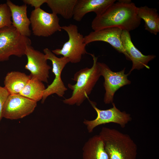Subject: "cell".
<instances>
[{"instance_id":"obj_12","label":"cell","mask_w":159,"mask_h":159,"mask_svg":"<svg viewBox=\"0 0 159 159\" xmlns=\"http://www.w3.org/2000/svg\"><path fill=\"white\" fill-rule=\"evenodd\" d=\"M122 30L116 27L107 28L91 32L85 36L84 42L87 45L96 41H102L109 44L117 52L123 54L127 60H130L122 45L121 35Z\"/></svg>"},{"instance_id":"obj_17","label":"cell","mask_w":159,"mask_h":159,"mask_svg":"<svg viewBox=\"0 0 159 159\" xmlns=\"http://www.w3.org/2000/svg\"><path fill=\"white\" fill-rule=\"evenodd\" d=\"M31 78L29 75L24 73L11 71L4 78V87L10 95L19 94Z\"/></svg>"},{"instance_id":"obj_9","label":"cell","mask_w":159,"mask_h":159,"mask_svg":"<svg viewBox=\"0 0 159 159\" xmlns=\"http://www.w3.org/2000/svg\"><path fill=\"white\" fill-rule=\"evenodd\" d=\"M97 64L101 76L104 79L103 86L105 92L104 102L105 104L112 103L116 91L121 87L130 84L131 81L127 78L130 74H125V68L119 72H114L105 64L98 62Z\"/></svg>"},{"instance_id":"obj_1","label":"cell","mask_w":159,"mask_h":159,"mask_svg":"<svg viewBox=\"0 0 159 159\" xmlns=\"http://www.w3.org/2000/svg\"><path fill=\"white\" fill-rule=\"evenodd\" d=\"M138 7L130 0H119L110 6L102 15L96 16L91 27L97 31L116 27L128 32L135 30L141 23L138 14Z\"/></svg>"},{"instance_id":"obj_23","label":"cell","mask_w":159,"mask_h":159,"mask_svg":"<svg viewBox=\"0 0 159 159\" xmlns=\"http://www.w3.org/2000/svg\"><path fill=\"white\" fill-rule=\"evenodd\" d=\"M23 1L25 4L30 5L36 9L40 8L42 5L45 3L46 0H23Z\"/></svg>"},{"instance_id":"obj_14","label":"cell","mask_w":159,"mask_h":159,"mask_svg":"<svg viewBox=\"0 0 159 159\" xmlns=\"http://www.w3.org/2000/svg\"><path fill=\"white\" fill-rule=\"evenodd\" d=\"M115 0H77L75 6L73 18L74 20L80 21L87 13L93 12L96 16L102 14Z\"/></svg>"},{"instance_id":"obj_15","label":"cell","mask_w":159,"mask_h":159,"mask_svg":"<svg viewBox=\"0 0 159 159\" xmlns=\"http://www.w3.org/2000/svg\"><path fill=\"white\" fill-rule=\"evenodd\" d=\"M6 4L11 11L12 25L21 35L30 37L31 35L29 29L31 22L27 16L26 5H16L9 0L7 1Z\"/></svg>"},{"instance_id":"obj_16","label":"cell","mask_w":159,"mask_h":159,"mask_svg":"<svg viewBox=\"0 0 159 159\" xmlns=\"http://www.w3.org/2000/svg\"><path fill=\"white\" fill-rule=\"evenodd\" d=\"M82 150L83 159H109L99 135L89 138L85 143Z\"/></svg>"},{"instance_id":"obj_3","label":"cell","mask_w":159,"mask_h":159,"mask_svg":"<svg viewBox=\"0 0 159 159\" xmlns=\"http://www.w3.org/2000/svg\"><path fill=\"white\" fill-rule=\"evenodd\" d=\"M99 135L109 159H136L137 145L128 135L114 128L103 127Z\"/></svg>"},{"instance_id":"obj_2","label":"cell","mask_w":159,"mask_h":159,"mask_svg":"<svg viewBox=\"0 0 159 159\" xmlns=\"http://www.w3.org/2000/svg\"><path fill=\"white\" fill-rule=\"evenodd\" d=\"M93 59V64L90 68L86 67L76 72L72 79L76 82L74 85L69 83L68 87L72 91V95L63 100V102L69 105L80 106L90 95L100 77L97 57L90 54Z\"/></svg>"},{"instance_id":"obj_20","label":"cell","mask_w":159,"mask_h":159,"mask_svg":"<svg viewBox=\"0 0 159 159\" xmlns=\"http://www.w3.org/2000/svg\"><path fill=\"white\" fill-rule=\"evenodd\" d=\"M46 88L43 82L31 78L19 94L37 102L42 100Z\"/></svg>"},{"instance_id":"obj_5","label":"cell","mask_w":159,"mask_h":159,"mask_svg":"<svg viewBox=\"0 0 159 159\" xmlns=\"http://www.w3.org/2000/svg\"><path fill=\"white\" fill-rule=\"evenodd\" d=\"M61 29L67 33L68 40L64 43L61 48L51 51L56 55H61L67 57L69 62H80L83 55L89 54L86 50L84 37L79 32L78 27L75 24H70L63 26Z\"/></svg>"},{"instance_id":"obj_4","label":"cell","mask_w":159,"mask_h":159,"mask_svg":"<svg viewBox=\"0 0 159 159\" xmlns=\"http://www.w3.org/2000/svg\"><path fill=\"white\" fill-rule=\"evenodd\" d=\"M31 40L20 33L12 25L0 29V62L8 60L10 56L21 57L25 55Z\"/></svg>"},{"instance_id":"obj_22","label":"cell","mask_w":159,"mask_h":159,"mask_svg":"<svg viewBox=\"0 0 159 159\" xmlns=\"http://www.w3.org/2000/svg\"><path fill=\"white\" fill-rule=\"evenodd\" d=\"M10 95L4 87L0 86V123L3 117V110L5 102Z\"/></svg>"},{"instance_id":"obj_19","label":"cell","mask_w":159,"mask_h":159,"mask_svg":"<svg viewBox=\"0 0 159 159\" xmlns=\"http://www.w3.org/2000/svg\"><path fill=\"white\" fill-rule=\"evenodd\" d=\"M77 0H46L52 13L60 15L64 18L70 19L73 17L74 11Z\"/></svg>"},{"instance_id":"obj_18","label":"cell","mask_w":159,"mask_h":159,"mask_svg":"<svg viewBox=\"0 0 159 159\" xmlns=\"http://www.w3.org/2000/svg\"><path fill=\"white\" fill-rule=\"evenodd\" d=\"M138 14L145 22V29L150 33L156 35L159 32V15L155 8L145 6L138 7Z\"/></svg>"},{"instance_id":"obj_8","label":"cell","mask_w":159,"mask_h":159,"mask_svg":"<svg viewBox=\"0 0 159 159\" xmlns=\"http://www.w3.org/2000/svg\"><path fill=\"white\" fill-rule=\"evenodd\" d=\"M46 59L50 60L52 64V71L55 75L52 82L45 90L41 100L44 103L50 95L56 94L59 97H62L67 88L65 87L61 78V73L66 64L69 62V59L64 57H57L52 51L47 48L43 49Z\"/></svg>"},{"instance_id":"obj_7","label":"cell","mask_w":159,"mask_h":159,"mask_svg":"<svg viewBox=\"0 0 159 159\" xmlns=\"http://www.w3.org/2000/svg\"><path fill=\"white\" fill-rule=\"evenodd\" d=\"M29 19L36 36L48 37L62 29L57 15L46 12L40 8L32 11Z\"/></svg>"},{"instance_id":"obj_21","label":"cell","mask_w":159,"mask_h":159,"mask_svg":"<svg viewBox=\"0 0 159 159\" xmlns=\"http://www.w3.org/2000/svg\"><path fill=\"white\" fill-rule=\"evenodd\" d=\"M11 14L6 3L0 4V29L12 25Z\"/></svg>"},{"instance_id":"obj_13","label":"cell","mask_w":159,"mask_h":159,"mask_svg":"<svg viewBox=\"0 0 159 159\" xmlns=\"http://www.w3.org/2000/svg\"><path fill=\"white\" fill-rule=\"evenodd\" d=\"M121 40L125 51L132 62V68L129 73L130 74L134 69L140 70L145 67L149 69L150 68L148 64L154 59L156 56L154 55L143 54L134 45L128 32L122 31Z\"/></svg>"},{"instance_id":"obj_10","label":"cell","mask_w":159,"mask_h":159,"mask_svg":"<svg viewBox=\"0 0 159 159\" xmlns=\"http://www.w3.org/2000/svg\"><path fill=\"white\" fill-rule=\"evenodd\" d=\"M37 102L19 94L10 95L4 105L3 117L11 120L22 118L32 113Z\"/></svg>"},{"instance_id":"obj_11","label":"cell","mask_w":159,"mask_h":159,"mask_svg":"<svg viewBox=\"0 0 159 159\" xmlns=\"http://www.w3.org/2000/svg\"><path fill=\"white\" fill-rule=\"evenodd\" d=\"M25 55L27 58L25 68L30 72L31 78L48 83L49 71L52 67L47 64L44 54L35 49L31 45H28Z\"/></svg>"},{"instance_id":"obj_6","label":"cell","mask_w":159,"mask_h":159,"mask_svg":"<svg viewBox=\"0 0 159 159\" xmlns=\"http://www.w3.org/2000/svg\"><path fill=\"white\" fill-rule=\"evenodd\" d=\"M87 99L97 114V116L95 119L88 120L85 119L83 121L89 133L92 132L94 129L98 126L110 123H116L123 128L132 120L130 114L125 111H121L113 102L112 103V107L102 110L98 109L95 102L90 100L89 98Z\"/></svg>"}]
</instances>
